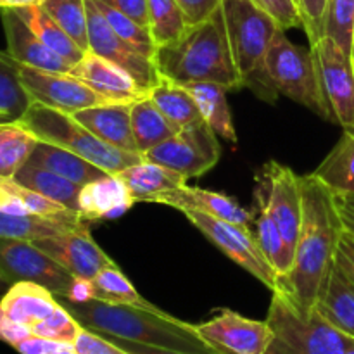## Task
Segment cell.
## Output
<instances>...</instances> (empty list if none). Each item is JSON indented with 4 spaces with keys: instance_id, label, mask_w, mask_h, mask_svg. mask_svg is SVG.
Instances as JSON below:
<instances>
[{
    "instance_id": "35",
    "label": "cell",
    "mask_w": 354,
    "mask_h": 354,
    "mask_svg": "<svg viewBox=\"0 0 354 354\" xmlns=\"http://www.w3.org/2000/svg\"><path fill=\"white\" fill-rule=\"evenodd\" d=\"M38 142L17 121H0V178H14L30 161Z\"/></svg>"
},
{
    "instance_id": "12",
    "label": "cell",
    "mask_w": 354,
    "mask_h": 354,
    "mask_svg": "<svg viewBox=\"0 0 354 354\" xmlns=\"http://www.w3.org/2000/svg\"><path fill=\"white\" fill-rule=\"evenodd\" d=\"M254 192L263 197L283 241L294 252L303 221L299 175H296L289 166L270 161L259 173Z\"/></svg>"
},
{
    "instance_id": "43",
    "label": "cell",
    "mask_w": 354,
    "mask_h": 354,
    "mask_svg": "<svg viewBox=\"0 0 354 354\" xmlns=\"http://www.w3.org/2000/svg\"><path fill=\"white\" fill-rule=\"evenodd\" d=\"M328 0H297L301 17H303V30L310 40V47L324 37V17Z\"/></svg>"
},
{
    "instance_id": "26",
    "label": "cell",
    "mask_w": 354,
    "mask_h": 354,
    "mask_svg": "<svg viewBox=\"0 0 354 354\" xmlns=\"http://www.w3.org/2000/svg\"><path fill=\"white\" fill-rule=\"evenodd\" d=\"M315 310L354 339V286L334 266Z\"/></svg>"
},
{
    "instance_id": "2",
    "label": "cell",
    "mask_w": 354,
    "mask_h": 354,
    "mask_svg": "<svg viewBox=\"0 0 354 354\" xmlns=\"http://www.w3.org/2000/svg\"><path fill=\"white\" fill-rule=\"evenodd\" d=\"M59 303L85 328L106 337L140 342L189 354H216L194 330L192 324L168 313H152L127 304H109L90 299L85 303L62 299Z\"/></svg>"
},
{
    "instance_id": "28",
    "label": "cell",
    "mask_w": 354,
    "mask_h": 354,
    "mask_svg": "<svg viewBox=\"0 0 354 354\" xmlns=\"http://www.w3.org/2000/svg\"><path fill=\"white\" fill-rule=\"evenodd\" d=\"M88 228V221L82 216L66 218V220H52V218H41L28 214H10L0 211V237L3 239H23V241H38L52 235L66 234Z\"/></svg>"
},
{
    "instance_id": "54",
    "label": "cell",
    "mask_w": 354,
    "mask_h": 354,
    "mask_svg": "<svg viewBox=\"0 0 354 354\" xmlns=\"http://www.w3.org/2000/svg\"><path fill=\"white\" fill-rule=\"evenodd\" d=\"M2 289H9V282H7V280L2 277V273H0V290Z\"/></svg>"
},
{
    "instance_id": "52",
    "label": "cell",
    "mask_w": 354,
    "mask_h": 354,
    "mask_svg": "<svg viewBox=\"0 0 354 354\" xmlns=\"http://www.w3.org/2000/svg\"><path fill=\"white\" fill-rule=\"evenodd\" d=\"M45 0H0V9H19L28 6H41Z\"/></svg>"
},
{
    "instance_id": "18",
    "label": "cell",
    "mask_w": 354,
    "mask_h": 354,
    "mask_svg": "<svg viewBox=\"0 0 354 354\" xmlns=\"http://www.w3.org/2000/svg\"><path fill=\"white\" fill-rule=\"evenodd\" d=\"M151 203L165 204V206L173 207V209L182 211V213L197 211V213L209 214V216L232 221V223L242 225V227L248 228H251V223H254V216H252L251 211L244 209L234 197L213 192V190L199 189V187H178L175 190L152 197Z\"/></svg>"
},
{
    "instance_id": "36",
    "label": "cell",
    "mask_w": 354,
    "mask_h": 354,
    "mask_svg": "<svg viewBox=\"0 0 354 354\" xmlns=\"http://www.w3.org/2000/svg\"><path fill=\"white\" fill-rule=\"evenodd\" d=\"M21 64L9 54L0 50V118L17 121L31 104L19 75Z\"/></svg>"
},
{
    "instance_id": "1",
    "label": "cell",
    "mask_w": 354,
    "mask_h": 354,
    "mask_svg": "<svg viewBox=\"0 0 354 354\" xmlns=\"http://www.w3.org/2000/svg\"><path fill=\"white\" fill-rule=\"evenodd\" d=\"M299 182L303 221L294 249L292 268L280 279V290L303 313H311L334 270L335 251L344 227L332 190L313 173L299 176Z\"/></svg>"
},
{
    "instance_id": "33",
    "label": "cell",
    "mask_w": 354,
    "mask_h": 354,
    "mask_svg": "<svg viewBox=\"0 0 354 354\" xmlns=\"http://www.w3.org/2000/svg\"><path fill=\"white\" fill-rule=\"evenodd\" d=\"M14 180H16L17 183H21V185L28 187V189L48 197V199L54 201V203L68 207V209L76 211L82 187L73 183L71 180L62 178L57 173L48 171V169L40 168V166L30 165V162H26V165L17 171Z\"/></svg>"
},
{
    "instance_id": "5",
    "label": "cell",
    "mask_w": 354,
    "mask_h": 354,
    "mask_svg": "<svg viewBox=\"0 0 354 354\" xmlns=\"http://www.w3.org/2000/svg\"><path fill=\"white\" fill-rule=\"evenodd\" d=\"M17 123L30 130L40 142L68 149L109 175H118L144 159L140 154L102 142L76 121L73 114L62 113L40 102H31Z\"/></svg>"
},
{
    "instance_id": "44",
    "label": "cell",
    "mask_w": 354,
    "mask_h": 354,
    "mask_svg": "<svg viewBox=\"0 0 354 354\" xmlns=\"http://www.w3.org/2000/svg\"><path fill=\"white\" fill-rule=\"evenodd\" d=\"M75 349L80 354H131L121 346H118L116 342L111 341V339L85 327H83L78 339L75 341Z\"/></svg>"
},
{
    "instance_id": "17",
    "label": "cell",
    "mask_w": 354,
    "mask_h": 354,
    "mask_svg": "<svg viewBox=\"0 0 354 354\" xmlns=\"http://www.w3.org/2000/svg\"><path fill=\"white\" fill-rule=\"evenodd\" d=\"M7 52L19 64L52 73H71L75 64L47 47L14 9H0Z\"/></svg>"
},
{
    "instance_id": "27",
    "label": "cell",
    "mask_w": 354,
    "mask_h": 354,
    "mask_svg": "<svg viewBox=\"0 0 354 354\" xmlns=\"http://www.w3.org/2000/svg\"><path fill=\"white\" fill-rule=\"evenodd\" d=\"M313 175L335 196H354V131H342Z\"/></svg>"
},
{
    "instance_id": "29",
    "label": "cell",
    "mask_w": 354,
    "mask_h": 354,
    "mask_svg": "<svg viewBox=\"0 0 354 354\" xmlns=\"http://www.w3.org/2000/svg\"><path fill=\"white\" fill-rule=\"evenodd\" d=\"M149 97L178 131L204 121L196 99L185 88V85H178L161 76L158 85L151 88Z\"/></svg>"
},
{
    "instance_id": "4",
    "label": "cell",
    "mask_w": 354,
    "mask_h": 354,
    "mask_svg": "<svg viewBox=\"0 0 354 354\" xmlns=\"http://www.w3.org/2000/svg\"><path fill=\"white\" fill-rule=\"evenodd\" d=\"M221 12L242 85L263 100L275 102L279 93L270 82L265 61L280 26L252 0H221Z\"/></svg>"
},
{
    "instance_id": "39",
    "label": "cell",
    "mask_w": 354,
    "mask_h": 354,
    "mask_svg": "<svg viewBox=\"0 0 354 354\" xmlns=\"http://www.w3.org/2000/svg\"><path fill=\"white\" fill-rule=\"evenodd\" d=\"M95 3L100 9V12L104 14V17L107 19V23L111 24V28H113L124 41H128L131 47H135L138 52L149 55V57H152L156 61V50H158V48H156L154 40H152L151 31H149L147 26H142L137 21L124 16L123 12L113 9V7L100 2V0H95Z\"/></svg>"
},
{
    "instance_id": "45",
    "label": "cell",
    "mask_w": 354,
    "mask_h": 354,
    "mask_svg": "<svg viewBox=\"0 0 354 354\" xmlns=\"http://www.w3.org/2000/svg\"><path fill=\"white\" fill-rule=\"evenodd\" d=\"M189 26L204 23L221 7V0H176Z\"/></svg>"
},
{
    "instance_id": "38",
    "label": "cell",
    "mask_w": 354,
    "mask_h": 354,
    "mask_svg": "<svg viewBox=\"0 0 354 354\" xmlns=\"http://www.w3.org/2000/svg\"><path fill=\"white\" fill-rule=\"evenodd\" d=\"M41 7L73 38V41L82 50L88 52L86 0H45Z\"/></svg>"
},
{
    "instance_id": "25",
    "label": "cell",
    "mask_w": 354,
    "mask_h": 354,
    "mask_svg": "<svg viewBox=\"0 0 354 354\" xmlns=\"http://www.w3.org/2000/svg\"><path fill=\"white\" fill-rule=\"evenodd\" d=\"M185 88L196 99L201 116L206 121L207 127L218 137L225 138L234 145L237 144V130H235L234 118H232V111L227 99L228 90L218 83L209 82L189 83V85H185Z\"/></svg>"
},
{
    "instance_id": "57",
    "label": "cell",
    "mask_w": 354,
    "mask_h": 354,
    "mask_svg": "<svg viewBox=\"0 0 354 354\" xmlns=\"http://www.w3.org/2000/svg\"><path fill=\"white\" fill-rule=\"evenodd\" d=\"M0 121H3V120H2V118H0Z\"/></svg>"
},
{
    "instance_id": "51",
    "label": "cell",
    "mask_w": 354,
    "mask_h": 354,
    "mask_svg": "<svg viewBox=\"0 0 354 354\" xmlns=\"http://www.w3.org/2000/svg\"><path fill=\"white\" fill-rule=\"evenodd\" d=\"M104 337H106V335H104ZM107 339L116 342L118 346H121V348L127 349V351H130L131 354H189L182 351H173V349H162V348H156V346L140 344V342L124 341V339H118V337H107Z\"/></svg>"
},
{
    "instance_id": "20",
    "label": "cell",
    "mask_w": 354,
    "mask_h": 354,
    "mask_svg": "<svg viewBox=\"0 0 354 354\" xmlns=\"http://www.w3.org/2000/svg\"><path fill=\"white\" fill-rule=\"evenodd\" d=\"M137 201L118 175H107L82 187L76 213L85 221L114 220L130 209Z\"/></svg>"
},
{
    "instance_id": "16",
    "label": "cell",
    "mask_w": 354,
    "mask_h": 354,
    "mask_svg": "<svg viewBox=\"0 0 354 354\" xmlns=\"http://www.w3.org/2000/svg\"><path fill=\"white\" fill-rule=\"evenodd\" d=\"M33 244L68 270L75 279L93 280L104 268L116 265L97 245L90 235V228L38 239Z\"/></svg>"
},
{
    "instance_id": "9",
    "label": "cell",
    "mask_w": 354,
    "mask_h": 354,
    "mask_svg": "<svg viewBox=\"0 0 354 354\" xmlns=\"http://www.w3.org/2000/svg\"><path fill=\"white\" fill-rule=\"evenodd\" d=\"M311 50L328 121L341 124L342 130H354V69L349 54L327 37L311 45Z\"/></svg>"
},
{
    "instance_id": "30",
    "label": "cell",
    "mask_w": 354,
    "mask_h": 354,
    "mask_svg": "<svg viewBox=\"0 0 354 354\" xmlns=\"http://www.w3.org/2000/svg\"><path fill=\"white\" fill-rule=\"evenodd\" d=\"M252 216H254L256 225V241H258L263 254L266 256V259L273 266L277 275L283 279L290 272V268H292L294 252L290 251L289 245L283 241L275 220L272 218L265 201H263V197L258 192H254V211H252Z\"/></svg>"
},
{
    "instance_id": "13",
    "label": "cell",
    "mask_w": 354,
    "mask_h": 354,
    "mask_svg": "<svg viewBox=\"0 0 354 354\" xmlns=\"http://www.w3.org/2000/svg\"><path fill=\"white\" fill-rule=\"evenodd\" d=\"M86 14H88V52L120 66L138 85L151 92L152 86L158 85L161 80L154 59L138 52L118 35L100 12L95 0H86Z\"/></svg>"
},
{
    "instance_id": "19",
    "label": "cell",
    "mask_w": 354,
    "mask_h": 354,
    "mask_svg": "<svg viewBox=\"0 0 354 354\" xmlns=\"http://www.w3.org/2000/svg\"><path fill=\"white\" fill-rule=\"evenodd\" d=\"M71 75L116 102H135L149 95V90L138 85L124 69L92 52H86L82 61L76 62Z\"/></svg>"
},
{
    "instance_id": "56",
    "label": "cell",
    "mask_w": 354,
    "mask_h": 354,
    "mask_svg": "<svg viewBox=\"0 0 354 354\" xmlns=\"http://www.w3.org/2000/svg\"><path fill=\"white\" fill-rule=\"evenodd\" d=\"M346 354H354V341H353V344L349 346V349H348V353Z\"/></svg>"
},
{
    "instance_id": "42",
    "label": "cell",
    "mask_w": 354,
    "mask_h": 354,
    "mask_svg": "<svg viewBox=\"0 0 354 354\" xmlns=\"http://www.w3.org/2000/svg\"><path fill=\"white\" fill-rule=\"evenodd\" d=\"M252 2L268 16H272L282 30L303 28V17L297 0H252Z\"/></svg>"
},
{
    "instance_id": "3",
    "label": "cell",
    "mask_w": 354,
    "mask_h": 354,
    "mask_svg": "<svg viewBox=\"0 0 354 354\" xmlns=\"http://www.w3.org/2000/svg\"><path fill=\"white\" fill-rule=\"evenodd\" d=\"M156 66L162 78L178 85L209 82L227 90L242 88L221 7L204 23L189 26V30L173 44L156 50Z\"/></svg>"
},
{
    "instance_id": "40",
    "label": "cell",
    "mask_w": 354,
    "mask_h": 354,
    "mask_svg": "<svg viewBox=\"0 0 354 354\" xmlns=\"http://www.w3.org/2000/svg\"><path fill=\"white\" fill-rule=\"evenodd\" d=\"M354 31V0H328L324 17V37L351 54Z\"/></svg>"
},
{
    "instance_id": "7",
    "label": "cell",
    "mask_w": 354,
    "mask_h": 354,
    "mask_svg": "<svg viewBox=\"0 0 354 354\" xmlns=\"http://www.w3.org/2000/svg\"><path fill=\"white\" fill-rule=\"evenodd\" d=\"M266 73L279 95L287 97L308 107L328 121V111L318 83L313 50L296 45L287 38V31L279 28L266 54Z\"/></svg>"
},
{
    "instance_id": "8",
    "label": "cell",
    "mask_w": 354,
    "mask_h": 354,
    "mask_svg": "<svg viewBox=\"0 0 354 354\" xmlns=\"http://www.w3.org/2000/svg\"><path fill=\"white\" fill-rule=\"evenodd\" d=\"M183 214L204 237L209 239L223 254L251 273L263 286L268 287L272 292L280 289V277L263 254L251 228L197 211H185Z\"/></svg>"
},
{
    "instance_id": "41",
    "label": "cell",
    "mask_w": 354,
    "mask_h": 354,
    "mask_svg": "<svg viewBox=\"0 0 354 354\" xmlns=\"http://www.w3.org/2000/svg\"><path fill=\"white\" fill-rule=\"evenodd\" d=\"M82 330L83 325L59 303V306L47 318L31 327V335L75 346Z\"/></svg>"
},
{
    "instance_id": "23",
    "label": "cell",
    "mask_w": 354,
    "mask_h": 354,
    "mask_svg": "<svg viewBox=\"0 0 354 354\" xmlns=\"http://www.w3.org/2000/svg\"><path fill=\"white\" fill-rule=\"evenodd\" d=\"M28 162L48 169V171L57 173L59 176L71 180L73 183L80 187L109 175L107 171L100 169L99 166L83 159L82 156L75 154L68 149L59 147V145L47 144V142H38Z\"/></svg>"
},
{
    "instance_id": "6",
    "label": "cell",
    "mask_w": 354,
    "mask_h": 354,
    "mask_svg": "<svg viewBox=\"0 0 354 354\" xmlns=\"http://www.w3.org/2000/svg\"><path fill=\"white\" fill-rule=\"evenodd\" d=\"M272 342L266 354H346L354 339L317 310L303 313L283 290H273L268 317Z\"/></svg>"
},
{
    "instance_id": "55",
    "label": "cell",
    "mask_w": 354,
    "mask_h": 354,
    "mask_svg": "<svg viewBox=\"0 0 354 354\" xmlns=\"http://www.w3.org/2000/svg\"><path fill=\"white\" fill-rule=\"evenodd\" d=\"M349 59H351V64L354 69V31H353V44H351V54H349Z\"/></svg>"
},
{
    "instance_id": "48",
    "label": "cell",
    "mask_w": 354,
    "mask_h": 354,
    "mask_svg": "<svg viewBox=\"0 0 354 354\" xmlns=\"http://www.w3.org/2000/svg\"><path fill=\"white\" fill-rule=\"evenodd\" d=\"M64 342H57V341H50V339H44V337H37V335H30V337L23 339L21 342H17L14 346L19 354H50L57 349L64 348ZM73 346V344H71Z\"/></svg>"
},
{
    "instance_id": "53",
    "label": "cell",
    "mask_w": 354,
    "mask_h": 354,
    "mask_svg": "<svg viewBox=\"0 0 354 354\" xmlns=\"http://www.w3.org/2000/svg\"><path fill=\"white\" fill-rule=\"evenodd\" d=\"M50 354H80L78 351H76L75 349V346H64V348H61V349H57V351H54V353H50Z\"/></svg>"
},
{
    "instance_id": "21",
    "label": "cell",
    "mask_w": 354,
    "mask_h": 354,
    "mask_svg": "<svg viewBox=\"0 0 354 354\" xmlns=\"http://www.w3.org/2000/svg\"><path fill=\"white\" fill-rule=\"evenodd\" d=\"M59 299L47 287L35 282H14L0 297V318L12 324L31 327L47 318Z\"/></svg>"
},
{
    "instance_id": "32",
    "label": "cell",
    "mask_w": 354,
    "mask_h": 354,
    "mask_svg": "<svg viewBox=\"0 0 354 354\" xmlns=\"http://www.w3.org/2000/svg\"><path fill=\"white\" fill-rule=\"evenodd\" d=\"M21 17H23L24 23L33 30V33L47 45L50 50H54L55 54H59L61 57H64L66 61H69L71 64L82 61L83 55L86 54L85 50L78 47V45L73 41V38L48 16L47 10L41 6H28V7H19V9H14Z\"/></svg>"
},
{
    "instance_id": "14",
    "label": "cell",
    "mask_w": 354,
    "mask_h": 354,
    "mask_svg": "<svg viewBox=\"0 0 354 354\" xmlns=\"http://www.w3.org/2000/svg\"><path fill=\"white\" fill-rule=\"evenodd\" d=\"M19 75L31 102L45 104L62 113L75 114L88 107L116 102L90 88L71 73H52L21 64Z\"/></svg>"
},
{
    "instance_id": "37",
    "label": "cell",
    "mask_w": 354,
    "mask_h": 354,
    "mask_svg": "<svg viewBox=\"0 0 354 354\" xmlns=\"http://www.w3.org/2000/svg\"><path fill=\"white\" fill-rule=\"evenodd\" d=\"M147 7L149 31L156 48L173 44L189 30L176 0H147Z\"/></svg>"
},
{
    "instance_id": "31",
    "label": "cell",
    "mask_w": 354,
    "mask_h": 354,
    "mask_svg": "<svg viewBox=\"0 0 354 354\" xmlns=\"http://www.w3.org/2000/svg\"><path fill=\"white\" fill-rule=\"evenodd\" d=\"M131 131L140 156L178 133L149 95L131 104Z\"/></svg>"
},
{
    "instance_id": "34",
    "label": "cell",
    "mask_w": 354,
    "mask_h": 354,
    "mask_svg": "<svg viewBox=\"0 0 354 354\" xmlns=\"http://www.w3.org/2000/svg\"><path fill=\"white\" fill-rule=\"evenodd\" d=\"M90 283H92V299L95 301L109 304H127V306L142 308L152 313H165L135 289L133 283L124 277L118 265L104 268L95 279L90 280Z\"/></svg>"
},
{
    "instance_id": "47",
    "label": "cell",
    "mask_w": 354,
    "mask_h": 354,
    "mask_svg": "<svg viewBox=\"0 0 354 354\" xmlns=\"http://www.w3.org/2000/svg\"><path fill=\"white\" fill-rule=\"evenodd\" d=\"M113 9L120 10L124 16L131 17L142 26L149 28V7L147 0H100Z\"/></svg>"
},
{
    "instance_id": "10",
    "label": "cell",
    "mask_w": 354,
    "mask_h": 354,
    "mask_svg": "<svg viewBox=\"0 0 354 354\" xmlns=\"http://www.w3.org/2000/svg\"><path fill=\"white\" fill-rule=\"evenodd\" d=\"M218 135L207 127L206 121L183 128L158 147L145 152V161L156 162L185 176L197 178L209 171L220 161L221 147Z\"/></svg>"
},
{
    "instance_id": "22",
    "label": "cell",
    "mask_w": 354,
    "mask_h": 354,
    "mask_svg": "<svg viewBox=\"0 0 354 354\" xmlns=\"http://www.w3.org/2000/svg\"><path fill=\"white\" fill-rule=\"evenodd\" d=\"M131 104L133 102H107L78 111L73 116L106 144L138 154L131 131Z\"/></svg>"
},
{
    "instance_id": "11",
    "label": "cell",
    "mask_w": 354,
    "mask_h": 354,
    "mask_svg": "<svg viewBox=\"0 0 354 354\" xmlns=\"http://www.w3.org/2000/svg\"><path fill=\"white\" fill-rule=\"evenodd\" d=\"M0 273L9 286L14 282H35L64 299L69 297L76 280L33 241L23 239L0 237Z\"/></svg>"
},
{
    "instance_id": "50",
    "label": "cell",
    "mask_w": 354,
    "mask_h": 354,
    "mask_svg": "<svg viewBox=\"0 0 354 354\" xmlns=\"http://www.w3.org/2000/svg\"><path fill=\"white\" fill-rule=\"evenodd\" d=\"M335 207L344 230L354 235V196H335Z\"/></svg>"
},
{
    "instance_id": "15",
    "label": "cell",
    "mask_w": 354,
    "mask_h": 354,
    "mask_svg": "<svg viewBox=\"0 0 354 354\" xmlns=\"http://www.w3.org/2000/svg\"><path fill=\"white\" fill-rule=\"evenodd\" d=\"M194 330L216 354H266L272 342L268 322L251 320L232 310H221L211 320L194 325Z\"/></svg>"
},
{
    "instance_id": "46",
    "label": "cell",
    "mask_w": 354,
    "mask_h": 354,
    "mask_svg": "<svg viewBox=\"0 0 354 354\" xmlns=\"http://www.w3.org/2000/svg\"><path fill=\"white\" fill-rule=\"evenodd\" d=\"M334 266L341 270L346 279L354 286V235L346 230L342 232L341 239H339Z\"/></svg>"
},
{
    "instance_id": "24",
    "label": "cell",
    "mask_w": 354,
    "mask_h": 354,
    "mask_svg": "<svg viewBox=\"0 0 354 354\" xmlns=\"http://www.w3.org/2000/svg\"><path fill=\"white\" fill-rule=\"evenodd\" d=\"M137 203H151L152 197L187 185V178L173 169L142 159L137 165L118 173Z\"/></svg>"
},
{
    "instance_id": "58",
    "label": "cell",
    "mask_w": 354,
    "mask_h": 354,
    "mask_svg": "<svg viewBox=\"0 0 354 354\" xmlns=\"http://www.w3.org/2000/svg\"><path fill=\"white\" fill-rule=\"evenodd\" d=\"M351 131H354V130H351Z\"/></svg>"
},
{
    "instance_id": "49",
    "label": "cell",
    "mask_w": 354,
    "mask_h": 354,
    "mask_svg": "<svg viewBox=\"0 0 354 354\" xmlns=\"http://www.w3.org/2000/svg\"><path fill=\"white\" fill-rule=\"evenodd\" d=\"M0 211H6L10 214H19V216H28V209L21 203L19 197L10 192L9 187L6 185V180L0 178Z\"/></svg>"
}]
</instances>
